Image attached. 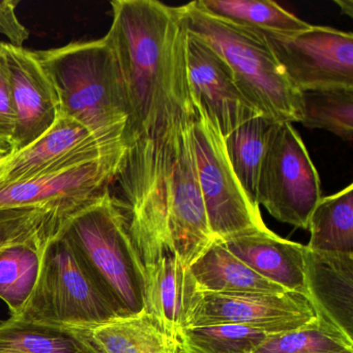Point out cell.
<instances>
[{
	"label": "cell",
	"instance_id": "obj_1",
	"mask_svg": "<svg viewBox=\"0 0 353 353\" xmlns=\"http://www.w3.org/2000/svg\"><path fill=\"white\" fill-rule=\"evenodd\" d=\"M195 115L130 144L115 179L145 272L171 254L190 268L214 243L196 168Z\"/></svg>",
	"mask_w": 353,
	"mask_h": 353
},
{
	"label": "cell",
	"instance_id": "obj_2",
	"mask_svg": "<svg viewBox=\"0 0 353 353\" xmlns=\"http://www.w3.org/2000/svg\"><path fill=\"white\" fill-rule=\"evenodd\" d=\"M105 39L117 57L129 106L125 145L196 113L188 78V32L179 7L114 0Z\"/></svg>",
	"mask_w": 353,
	"mask_h": 353
},
{
	"label": "cell",
	"instance_id": "obj_3",
	"mask_svg": "<svg viewBox=\"0 0 353 353\" xmlns=\"http://www.w3.org/2000/svg\"><path fill=\"white\" fill-rule=\"evenodd\" d=\"M34 53L52 82L59 115L83 125L102 145L127 150V94L105 37Z\"/></svg>",
	"mask_w": 353,
	"mask_h": 353
},
{
	"label": "cell",
	"instance_id": "obj_4",
	"mask_svg": "<svg viewBox=\"0 0 353 353\" xmlns=\"http://www.w3.org/2000/svg\"><path fill=\"white\" fill-rule=\"evenodd\" d=\"M61 232L121 317L145 311V268L110 191L68 216Z\"/></svg>",
	"mask_w": 353,
	"mask_h": 353
},
{
	"label": "cell",
	"instance_id": "obj_5",
	"mask_svg": "<svg viewBox=\"0 0 353 353\" xmlns=\"http://www.w3.org/2000/svg\"><path fill=\"white\" fill-rule=\"evenodd\" d=\"M179 8L189 34L226 61L243 94L263 117L301 123V92L289 81L262 32L218 19L196 1Z\"/></svg>",
	"mask_w": 353,
	"mask_h": 353
},
{
	"label": "cell",
	"instance_id": "obj_6",
	"mask_svg": "<svg viewBox=\"0 0 353 353\" xmlns=\"http://www.w3.org/2000/svg\"><path fill=\"white\" fill-rule=\"evenodd\" d=\"M119 317V312L61 227L45 245L36 286L15 318L45 325L90 330Z\"/></svg>",
	"mask_w": 353,
	"mask_h": 353
},
{
	"label": "cell",
	"instance_id": "obj_7",
	"mask_svg": "<svg viewBox=\"0 0 353 353\" xmlns=\"http://www.w3.org/2000/svg\"><path fill=\"white\" fill-rule=\"evenodd\" d=\"M195 110L192 134L196 168L214 241L268 230L259 208L250 201L231 167L218 125L203 112Z\"/></svg>",
	"mask_w": 353,
	"mask_h": 353
},
{
	"label": "cell",
	"instance_id": "obj_8",
	"mask_svg": "<svg viewBox=\"0 0 353 353\" xmlns=\"http://www.w3.org/2000/svg\"><path fill=\"white\" fill-rule=\"evenodd\" d=\"M321 198L319 174L301 136L292 123H276L260 169L258 205L276 220L307 230Z\"/></svg>",
	"mask_w": 353,
	"mask_h": 353
},
{
	"label": "cell",
	"instance_id": "obj_9",
	"mask_svg": "<svg viewBox=\"0 0 353 353\" xmlns=\"http://www.w3.org/2000/svg\"><path fill=\"white\" fill-rule=\"evenodd\" d=\"M260 32L299 92L353 90L352 32L315 26L295 34Z\"/></svg>",
	"mask_w": 353,
	"mask_h": 353
},
{
	"label": "cell",
	"instance_id": "obj_10",
	"mask_svg": "<svg viewBox=\"0 0 353 353\" xmlns=\"http://www.w3.org/2000/svg\"><path fill=\"white\" fill-rule=\"evenodd\" d=\"M125 154H113L0 187V210L37 208L72 214L115 181Z\"/></svg>",
	"mask_w": 353,
	"mask_h": 353
},
{
	"label": "cell",
	"instance_id": "obj_11",
	"mask_svg": "<svg viewBox=\"0 0 353 353\" xmlns=\"http://www.w3.org/2000/svg\"><path fill=\"white\" fill-rule=\"evenodd\" d=\"M315 318V312L307 299L296 293H200L190 312L185 327L239 324L276 334L297 330Z\"/></svg>",
	"mask_w": 353,
	"mask_h": 353
},
{
	"label": "cell",
	"instance_id": "obj_12",
	"mask_svg": "<svg viewBox=\"0 0 353 353\" xmlns=\"http://www.w3.org/2000/svg\"><path fill=\"white\" fill-rule=\"evenodd\" d=\"M188 78L194 107L218 125L224 139L262 115L243 94L226 61L191 34L188 37Z\"/></svg>",
	"mask_w": 353,
	"mask_h": 353
},
{
	"label": "cell",
	"instance_id": "obj_13",
	"mask_svg": "<svg viewBox=\"0 0 353 353\" xmlns=\"http://www.w3.org/2000/svg\"><path fill=\"white\" fill-rule=\"evenodd\" d=\"M127 150L102 145L83 125L61 117L40 138L0 162V187Z\"/></svg>",
	"mask_w": 353,
	"mask_h": 353
},
{
	"label": "cell",
	"instance_id": "obj_14",
	"mask_svg": "<svg viewBox=\"0 0 353 353\" xmlns=\"http://www.w3.org/2000/svg\"><path fill=\"white\" fill-rule=\"evenodd\" d=\"M9 73L16 131L11 154L46 133L59 117V100L50 78L34 51L0 43Z\"/></svg>",
	"mask_w": 353,
	"mask_h": 353
},
{
	"label": "cell",
	"instance_id": "obj_15",
	"mask_svg": "<svg viewBox=\"0 0 353 353\" xmlns=\"http://www.w3.org/2000/svg\"><path fill=\"white\" fill-rule=\"evenodd\" d=\"M305 299L316 317L353 340V254L312 251L305 245Z\"/></svg>",
	"mask_w": 353,
	"mask_h": 353
},
{
	"label": "cell",
	"instance_id": "obj_16",
	"mask_svg": "<svg viewBox=\"0 0 353 353\" xmlns=\"http://www.w3.org/2000/svg\"><path fill=\"white\" fill-rule=\"evenodd\" d=\"M221 243L260 276L288 292L307 296L303 272L305 245L282 239L270 229Z\"/></svg>",
	"mask_w": 353,
	"mask_h": 353
},
{
	"label": "cell",
	"instance_id": "obj_17",
	"mask_svg": "<svg viewBox=\"0 0 353 353\" xmlns=\"http://www.w3.org/2000/svg\"><path fill=\"white\" fill-rule=\"evenodd\" d=\"M145 278V312L166 334L177 339L201 293L191 270L171 254L146 270Z\"/></svg>",
	"mask_w": 353,
	"mask_h": 353
},
{
	"label": "cell",
	"instance_id": "obj_18",
	"mask_svg": "<svg viewBox=\"0 0 353 353\" xmlns=\"http://www.w3.org/2000/svg\"><path fill=\"white\" fill-rule=\"evenodd\" d=\"M201 293L282 294L288 292L233 255L221 241L214 243L190 266Z\"/></svg>",
	"mask_w": 353,
	"mask_h": 353
},
{
	"label": "cell",
	"instance_id": "obj_19",
	"mask_svg": "<svg viewBox=\"0 0 353 353\" xmlns=\"http://www.w3.org/2000/svg\"><path fill=\"white\" fill-rule=\"evenodd\" d=\"M84 330L101 353H181L179 340L145 311Z\"/></svg>",
	"mask_w": 353,
	"mask_h": 353
},
{
	"label": "cell",
	"instance_id": "obj_20",
	"mask_svg": "<svg viewBox=\"0 0 353 353\" xmlns=\"http://www.w3.org/2000/svg\"><path fill=\"white\" fill-rule=\"evenodd\" d=\"M0 353H101L84 330L11 317L0 321Z\"/></svg>",
	"mask_w": 353,
	"mask_h": 353
},
{
	"label": "cell",
	"instance_id": "obj_21",
	"mask_svg": "<svg viewBox=\"0 0 353 353\" xmlns=\"http://www.w3.org/2000/svg\"><path fill=\"white\" fill-rule=\"evenodd\" d=\"M276 123L260 115L237 128L224 139L231 167L245 195L257 208L260 169Z\"/></svg>",
	"mask_w": 353,
	"mask_h": 353
},
{
	"label": "cell",
	"instance_id": "obj_22",
	"mask_svg": "<svg viewBox=\"0 0 353 353\" xmlns=\"http://www.w3.org/2000/svg\"><path fill=\"white\" fill-rule=\"evenodd\" d=\"M312 251L353 254V185L322 197L309 221Z\"/></svg>",
	"mask_w": 353,
	"mask_h": 353
},
{
	"label": "cell",
	"instance_id": "obj_23",
	"mask_svg": "<svg viewBox=\"0 0 353 353\" xmlns=\"http://www.w3.org/2000/svg\"><path fill=\"white\" fill-rule=\"evenodd\" d=\"M196 3L210 15L249 30L295 34L311 28V24L295 17L274 1L199 0Z\"/></svg>",
	"mask_w": 353,
	"mask_h": 353
},
{
	"label": "cell",
	"instance_id": "obj_24",
	"mask_svg": "<svg viewBox=\"0 0 353 353\" xmlns=\"http://www.w3.org/2000/svg\"><path fill=\"white\" fill-rule=\"evenodd\" d=\"M51 237L0 252V299L9 307L11 317L21 313L32 295L40 274L43 250Z\"/></svg>",
	"mask_w": 353,
	"mask_h": 353
},
{
	"label": "cell",
	"instance_id": "obj_25",
	"mask_svg": "<svg viewBox=\"0 0 353 353\" xmlns=\"http://www.w3.org/2000/svg\"><path fill=\"white\" fill-rule=\"evenodd\" d=\"M272 334L239 324L185 327L177 334L181 353H251Z\"/></svg>",
	"mask_w": 353,
	"mask_h": 353
},
{
	"label": "cell",
	"instance_id": "obj_26",
	"mask_svg": "<svg viewBox=\"0 0 353 353\" xmlns=\"http://www.w3.org/2000/svg\"><path fill=\"white\" fill-rule=\"evenodd\" d=\"M251 353H353V340L316 317L297 330L272 334Z\"/></svg>",
	"mask_w": 353,
	"mask_h": 353
},
{
	"label": "cell",
	"instance_id": "obj_27",
	"mask_svg": "<svg viewBox=\"0 0 353 353\" xmlns=\"http://www.w3.org/2000/svg\"><path fill=\"white\" fill-rule=\"evenodd\" d=\"M303 117L309 129L326 130L344 141L353 137V90H311L301 92Z\"/></svg>",
	"mask_w": 353,
	"mask_h": 353
},
{
	"label": "cell",
	"instance_id": "obj_28",
	"mask_svg": "<svg viewBox=\"0 0 353 353\" xmlns=\"http://www.w3.org/2000/svg\"><path fill=\"white\" fill-rule=\"evenodd\" d=\"M71 214L37 208L0 210V252L54 235Z\"/></svg>",
	"mask_w": 353,
	"mask_h": 353
},
{
	"label": "cell",
	"instance_id": "obj_29",
	"mask_svg": "<svg viewBox=\"0 0 353 353\" xmlns=\"http://www.w3.org/2000/svg\"><path fill=\"white\" fill-rule=\"evenodd\" d=\"M16 131V113L12 100L9 73L0 51V150L11 154Z\"/></svg>",
	"mask_w": 353,
	"mask_h": 353
},
{
	"label": "cell",
	"instance_id": "obj_30",
	"mask_svg": "<svg viewBox=\"0 0 353 353\" xmlns=\"http://www.w3.org/2000/svg\"><path fill=\"white\" fill-rule=\"evenodd\" d=\"M19 3V0L0 1V34L7 37L9 44L15 47H23L24 42L30 38V32L16 14Z\"/></svg>",
	"mask_w": 353,
	"mask_h": 353
},
{
	"label": "cell",
	"instance_id": "obj_31",
	"mask_svg": "<svg viewBox=\"0 0 353 353\" xmlns=\"http://www.w3.org/2000/svg\"><path fill=\"white\" fill-rule=\"evenodd\" d=\"M334 3L336 5H339V7L341 8V11H342L343 14L345 15L349 16V17L352 18L353 16V1L352 0H336Z\"/></svg>",
	"mask_w": 353,
	"mask_h": 353
},
{
	"label": "cell",
	"instance_id": "obj_32",
	"mask_svg": "<svg viewBox=\"0 0 353 353\" xmlns=\"http://www.w3.org/2000/svg\"><path fill=\"white\" fill-rule=\"evenodd\" d=\"M9 154V152H5V150H0V162H1L3 159L7 158Z\"/></svg>",
	"mask_w": 353,
	"mask_h": 353
}]
</instances>
